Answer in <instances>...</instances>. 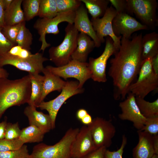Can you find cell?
Instances as JSON below:
<instances>
[{
	"mask_svg": "<svg viewBox=\"0 0 158 158\" xmlns=\"http://www.w3.org/2000/svg\"><path fill=\"white\" fill-rule=\"evenodd\" d=\"M142 37L140 33L131 39L122 37L119 49L110 61L108 75L112 80L115 100L125 99L130 86L136 81L142 62Z\"/></svg>",
	"mask_w": 158,
	"mask_h": 158,
	"instance_id": "6da1fadb",
	"label": "cell"
},
{
	"mask_svg": "<svg viewBox=\"0 0 158 158\" xmlns=\"http://www.w3.org/2000/svg\"><path fill=\"white\" fill-rule=\"evenodd\" d=\"M31 92L29 75L18 79H0V118L12 106L28 103Z\"/></svg>",
	"mask_w": 158,
	"mask_h": 158,
	"instance_id": "7a4b0ae2",
	"label": "cell"
},
{
	"mask_svg": "<svg viewBox=\"0 0 158 158\" xmlns=\"http://www.w3.org/2000/svg\"><path fill=\"white\" fill-rule=\"evenodd\" d=\"M79 128H71L53 145L40 143L35 146L28 158H71V147Z\"/></svg>",
	"mask_w": 158,
	"mask_h": 158,
	"instance_id": "3957f363",
	"label": "cell"
},
{
	"mask_svg": "<svg viewBox=\"0 0 158 158\" xmlns=\"http://www.w3.org/2000/svg\"><path fill=\"white\" fill-rule=\"evenodd\" d=\"M65 35L59 45L52 47L49 51V60L56 67L66 65L71 60V56L77 47L79 32L73 24L68 23L65 29Z\"/></svg>",
	"mask_w": 158,
	"mask_h": 158,
	"instance_id": "277c9868",
	"label": "cell"
},
{
	"mask_svg": "<svg viewBox=\"0 0 158 158\" xmlns=\"http://www.w3.org/2000/svg\"><path fill=\"white\" fill-rule=\"evenodd\" d=\"M152 58L142 61L138 77L130 86L129 92L135 97L143 99L158 87V74L154 71L151 64Z\"/></svg>",
	"mask_w": 158,
	"mask_h": 158,
	"instance_id": "5b68a950",
	"label": "cell"
},
{
	"mask_svg": "<svg viewBox=\"0 0 158 158\" xmlns=\"http://www.w3.org/2000/svg\"><path fill=\"white\" fill-rule=\"evenodd\" d=\"M75 16V11H69L58 13L52 18H40L37 20L33 25V28L37 31L40 36L39 41L42 42L40 51L42 50L43 52L51 45L46 41V35L47 34H58L59 32L58 28L59 24L66 22L68 23L73 24Z\"/></svg>",
	"mask_w": 158,
	"mask_h": 158,
	"instance_id": "8992f818",
	"label": "cell"
},
{
	"mask_svg": "<svg viewBox=\"0 0 158 158\" xmlns=\"http://www.w3.org/2000/svg\"><path fill=\"white\" fill-rule=\"evenodd\" d=\"M129 15L134 14L148 30H154L158 24L156 0H127Z\"/></svg>",
	"mask_w": 158,
	"mask_h": 158,
	"instance_id": "52a82bcc",
	"label": "cell"
},
{
	"mask_svg": "<svg viewBox=\"0 0 158 158\" xmlns=\"http://www.w3.org/2000/svg\"><path fill=\"white\" fill-rule=\"evenodd\" d=\"M84 89L79 86L77 81H67L60 94L55 99L48 102L43 101L37 107L47 111L51 118L52 129L55 127L56 120L60 109L68 98L76 94L83 92Z\"/></svg>",
	"mask_w": 158,
	"mask_h": 158,
	"instance_id": "ba28073f",
	"label": "cell"
},
{
	"mask_svg": "<svg viewBox=\"0 0 158 158\" xmlns=\"http://www.w3.org/2000/svg\"><path fill=\"white\" fill-rule=\"evenodd\" d=\"M49 59L42 54L37 52L28 58L23 59L11 55L6 53L0 56V66L7 65L14 66L19 70L29 73L39 74L44 68L43 63Z\"/></svg>",
	"mask_w": 158,
	"mask_h": 158,
	"instance_id": "9c48e42d",
	"label": "cell"
},
{
	"mask_svg": "<svg viewBox=\"0 0 158 158\" xmlns=\"http://www.w3.org/2000/svg\"><path fill=\"white\" fill-rule=\"evenodd\" d=\"M54 75L65 80L70 78L77 79L79 86L83 88L85 82L91 78V72L88 63H82L71 59L68 63L60 67L48 66L45 67Z\"/></svg>",
	"mask_w": 158,
	"mask_h": 158,
	"instance_id": "30bf717a",
	"label": "cell"
},
{
	"mask_svg": "<svg viewBox=\"0 0 158 158\" xmlns=\"http://www.w3.org/2000/svg\"><path fill=\"white\" fill-rule=\"evenodd\" d=\"M87 126L97 149L102 147L107 148L111 146L116 129L110 121L97 117L93 119L92 123Z\"/></svg>",
	"mask_w": 158,
	"mask_h": 158,
	"instance_id": "8fae6325",
	"label": "cell"
},
{
	"mask_svg": "<svg viewBox=\"0 0 158 158\" xmlns=\"http://www.w3.org/2000/svg\"><path fill=\"white\" fill-rule=\"evenodd\" d=\"M117 12L111 5L109 7L104 15L101 18H93L90 20L97 36L101 43L105 42L104 37H109L112 40L117 51L121 46V36L117 37L114 33L112 21Z\"/></svg>",
	"mask_w": 158,
	"mask_h": 158,
	"instance_id": "7c38bea8",
	"label": "cell"
},
{
	"mask_svg": "<svg viewBox=\"0 0 158 158\" xmlns=\"http://www.w3.org/2000/svg\"><path fill=\"white\" fill-rule=\"evenodd\" d=\"M117 51L112 40L107 37L105 46L101 55L97 58L90 57L88 63L91 72V78L95 81L105 82L107 81L106 68L107 61L110 57Z\"/></svg>",
	"mask_w": 158,
	"mask_h": 158,
	"instance_id": "4fadbf2b",
	"label": "cell"
},
{
	"mask_svg": "<svg viewBox=\"0 0 158 158\" xmlns=\"http://www.w3.org/2000/svg\"><path fill=\"white\" fill-rule=\"evenodd\" d=\"M112 24L114 33L116 36H121L127 39H130L132 35L135 32L148 30L146 26L125 13H117Z\"/></svg>",
	"mask_w": 158,
	"mask_h": 158,
	"instance_id": "5bb4252c",
	"label": "cell"
},
{
	"mask_svg": "<svg viewBox=\"0 0 158 158\" xmlns=\"http://www.w3.org/2000/svg\"><path fill=\"white\" fill-rule=\"evenodd\" d=\"M121 112L118 118L122 120L129 121L132 122L134 127L140 130L144 126L146 118L141 113L135 101V97L129 92L126 98L119 105Z\"/></svg>",
	"mask_w": 158,
	"mask_h": 158,
	"instance_id": "9a60e30c",
	"label": "cell"
},
{
	"mask_svg": "<svg viewBox=\"0 0 158 158\" xmlns=\"http://www.w3.org/2000/svg\"><path fill=\"white\" fill-rule=\"evenodd\" d=\"M97 149L87 126H83L71 144V158H84Z\"/></svg>",
	"mask_w": 158,
	"mask_h": 158,
	"instance_id": "2e32d148",
	"label": "cell"
},
{
	"mask_svg": "<svg viewBox=\"0 0 158 158\" xmlns=\"http://www.w3.org/2000/svg\"><path fill=\"white\" fill-rule=\"evenodd\" d=\"M73 25L80 32L84 33L94 41L95 47H99L101 42L97 37L88 15V11L83 4L75 11Z\"/></svg>",
	"mask_w": 158,
	"mask_h": 158,
	"instance_id": "e0dca14e",
	"label": "cell"
},
{
	"mask_svg": "<svg viewBox=\"0 0 158 158\" xmlns=\"http://www.w3.org/2000/svg\"><path fill=\"white\" fill-rule=\"evenodd\" d=\"M36 108L28 105L24 109V114L28 118L30 125L36 126L45 134L52 129L51 118L49 114L38 111Z\"/></svg>",
	"mask_w": 158,
	"mask_h": 158,
	"instance_id": "ac0fdd59",
	"label": "cell"
},
{
	"mask_svg": "<svg viewBox=\"0 0 158 158\" xmlns=\"http://www.w3.org/2000/svg\"><path fill=\"white\" fill-rule=\"evenodd\" d=\"M137 133L139 140L133 150V158H151L155 154L153 135L140 130Z\"/></svg>",
	"mask_w": 158,
	"mask_h": 158,
	"instance_id": "d6986e66",
	"label": "cell"
},
{
	"mask_svg": "<svg viewBox=\"0 0 158 158\" xmlns=\"http://www.w3.org/2000/svg\"><path fill=\"white\" fill-rule=\"evenodd\" d=\"M77 45L71 56V59L87 62L89 54L95 47L94 42L87 35L80 32L78 36Z\"/></svg>",
	"mask_w": 158,
	"mask_h": 158,
	"instance_id": "ffe728a7",
	"label": "cell"
},
{
	"mask_svg": "<svg viewBox=\"0 0 158 158\" xmlns=\"http://www.w3.org/2000/svg\"><path fill=\"white\" fill-rule=\"evenodd\" d=\"M42 73L44 74V78L41 99V102L51 92L54 91L59 92L61 91L66 82L54 74L45 67Z\"/></svg>",
	"mask_w": 158,
	"mask_h": 158,
	"instance_id": "44dd1931",
	"label": "cell"
},
{
	"mask_svg": "<svg viewBox=\"0 0 158 158\" xmlns=\"http://www.w3.org/2000/svg\"><path fill=\"white\" fill-rule=\"evenodd\" d=\"M142 61L158 54V34L155 32L146 34L142 39Z\"/></svg>",
	"mask_w": 158,
	"mask_h": 158,
	"instance_id": "7402d4cb",
	"label": "cell"
},
{
	"mask_svg": "<svg viewBox=\"0 0 158 158\" xmlns=\"http://www.w3.org/2000/svg\"><path fill=\"white\" fill-rule=\"evenodd\" d=\"M23 1L13 0L9 8L5 10V25H14L25 21L21 7Z\"/></svg>",
	"mask_w": 158,
	"mask_h": 158,
	"instance_id": "603a6c76",
	"label": "cell"
},
{
	"mask_svg": "<svg viewBox=\"0 0 158 158\" xmlns=\"http://www.w3.org/2000/svg\"><path fill=\"white\" fill-rule=\"evenodd\" d=\"M28 75L31 83V92L28 103L29 105L37 108L41 103L44 76L39 74L29 73Z\"/></svg>",
	"mask_w": 158,
	"mask_h": 158,
	"instance_id": "cb8c5ba5",
	"label": "cell"
},
{
	"mask_svg": "<svg viewBox=\"0 0 158 158\" xmlns=\"http://www.w3.org/2000/svg\"><path fill=\"white\" fill-rule=\"evenodd\" d=\"M84 3L92 18H100L105 13L110 3L109 0H80Z\"/></svg>",
	"mask_w": 158,
	"mask_h": 158,
	"instance_id": "d4e9b609",
	"label": "cell"
},
{
	"mask_svg": "<svg viewBox=\"0 0 158 158\" xmlns=\"http://www.w3.org/2000/svg\"><path fill=\"white\" fill-rule=\"evenodd\" d=\"M44 134L37 127L33 125H30L21 130L19 138L24 144L39 142L43 140Z\"/></svg>",
	"mask_w": 158,
	"mask_h": 158,
	"instance_id": "484cf974",
	"label": "cell"
},
{
	"mask_svg": "<svg viewBox=\"0 0 158 158\" xmlns=\"http://www.w3.org/2000/svg\"><path fill=\"white\" fill-rule=\"evenodd\" d=\"M135 101L142 115L146 118L158 116V99L150 102L144 99L135 97Z\"/></svg>",
	"mask_w": 158,
	"mask_h": 158,
	"instance_id": "4316f807",
	"label": "cell"
},
{
	"mask_svg": "<svg viewBox=\"0 0 158 158\" xmlns=\"http://www.w3.org/2000/svg\"><path fill=\"white\" fill-rule=\"evenodd\" d=\"M58 13L56 0H40L38 15L40 18H52Z\"/></svg>",
	"mask_w": 158,
	"mask_h": 158,
	"instance_id": "83f0119b",
	"label": "cell"
},
{
	"mask_svg": "<svg viewBox=\"0 0 158 158\" xmlns=\"http://www.w3.org/2000/svg\"><path fill=\"white\" fill-rule=\"evenodd\" d=\"M32 35L29 30L25 26V21L22 23L16 39L17 45L30 51L32 43Z\"/></svg>",
	"mask_w": 158,
	"mask_h": 158,
	"instance_id": "f1b7e54d",
	"label": "cell"
},
{
	"mask_svg": "<svg viewBox=\"0 0 158 158\" xmlns=\"http://www.w3.org/2000/svg\"><path fill=\"white\" fill-rule=\"evenodd\" d=\"M40 0H23L22 4L25 21L38 16Z\"/></svg>",
	"mask_w": 158,
	"mask_h": 158,
	"instance_id": "f546056e",
	"label": "cell"
},
{
	"mask_svg": "<svg viewBox=\"0 0 158 158\" xmlns=\"http://www.w3.org/2000/svg\"><path fill=\"white\" fill-rule=\"evenodd\" d=\"M58 13L75 11L82 4L80 0H56Z\"/></svg>",
	"mask_w": 158,
	"mask_h": 158,
	"instance_id": "4dcf8cb0",
	"label": "cell"
},
{
	"mask_svg": "<svg viewBox=\"0 0 158 158\" xmlns=\"http://www.w3.org/2000/svg\"><path fill=\"white\" fill-rule=\"evenodd\" d=\"M22 23L12 25H5L2 28V33L8 40L15 45H17L16 39Z\"/></svg>",
	"mask_w": 158,
	"mask_h": 158,
	"instance_id": "1f68e13d",
	"label": "cell"
},
{
	"mask_svg": "<svg viewBox=\"0 0 158 158\" xmlns=\"http://www.w3.org/2000/svg\"><path fill=\"white\" fill-rule=\"evenodd\" d=\"M19 139L8 140L5 138L0 140V152H7L18 149L23 145Z\"/></svg>",
	"mask_w": 158,
	"mask_h": 158,
	"instance_id": "d6a6232c",
	"label": "cell"
},
{
	"mask_svg": "<svg viewBox=\"0 0 158 158\" xmlns=\"http://www.w3.org/2000/svg\"><path fill=\"white\" fill-rule=\"evenodd\" d=\"M29 155L27 146L24 145L17 150L0 152V158H28Z\"/></svg>",
	"mask_w": 158,
	"mask_h": 158,
	"instance_id": "836d02e7",
	"label": "cell"
},
{
	"mask_svg": "<svg viewBox=\"0 0 158 158\" xmlns=\"http://www.w3.org/2000/svg\"><path fill=\"white\" fill-rule=\"evenodd\" d=\"M152 135L158 134V116L146 118L145 124L140 130Z\"/></svg>",
	"mask_w": 158,
	"mask_h": 158,
	"instance_id": "e575fe53",
	"label": "cell"
},
{
	"mask_svg": "<svg viewBox=\"0 0 158 158\" xmlns=\"http://www.w3.org/2000/svg\"><path fill=\"white\" fill-rule=\"evenodd\" d=\"M21 130L19 128L18 122L12 123H7L6 129L5 138L13 140L19 138Z\"/></svg>",
	"mask_w": 158,
	"mask_h": 158,
	"instance_id": "d590c367",
	"label": "cell"
},
{
	"mask_svg": "<svg viewBox=\"0 0 158 158\" xmlns=\"http://www.w3.org/2000/svg\"><path fill=\"white\" fill-rule=\"evenodd\" d=\"M127 141L126 137L123 135L120 148L116 151H112L107 149L104 153V158H123L122 155Z\"/></svg>",
	"mask_w": 158,
	"mask_h": 158,
	"instance_id": "8d00e7d4",
	"label": "cell"
},
{
	"mask_svg": "<svg viewBox=\"0 0 158 158\" xmlns=\"http://www.w3.org/2000/svg\"><path fill=\"white\" fill-rule=\"evenodd\" d=\"M7 53L11 55L23 59L28 58L32 54L30 51L18 45L13 47Z\"/></svg>",
	"mask_w": 158,
	"mask_h": 158,
	"instance_id": "74e56055",
	"label": "cell"
},
{
	"mask_svg": "<svg viewBox=\"0 0 158 158\" xmlns=\"http://www.w3.org/2000/svg\"><path fill=\"white\" fill-rule=\"evenodd\" d=\"M109 0L110 3L115 9L117 13H125L129 15L127 0Z\"/></svg>",
	"mask_w": 158,
	"mask_h": 158,
	"instance_id": "f35d334b",
	"label": "cell"
},
{
	"mask_svg": "<svg viewBox=\"0 0 158 158\" xmlns=\"http://www.w3.org/2000/svg\"><path fill=\"white\" fill-rule=\"evenodd\" d=\"M0 28V56L6 53L15 45L10 42L3 34Z\"/></svg>",
	"mask_w": 158,
	"mask_h": 158,
	"instance_id": "ab89813d",
	"label": "cell"
},
{
	"mask_svg": "<svg viewBox=\"0 0 158 158\" xmlns=\"http://www.w3.org/2000/svg\"><path fill=\"white\" fill-rule=\"evenodd\" d=\"M107 148L105 147L99 148L90 153L84 158H104Z\"/></svg>",
	"mask_w": 158,
	"mask_h": 158,
	"instance_id": "60d3db41",
	"label": "cell"
},
{
	"mask_svg": "<svg viewBox=\"0 0 158 158\" xmlns=\"http://www.w3.org/2000/svg\"><path fill=\"white\" fill-rule=\"evenodd\" d=\"M5 10L2 0H0V28H2L5 25Z\"/></svg>",
	"mask_w": 158,
	"mask_h": 158,
	"instance_id": "b9f144b4",
	"label": "cell"
},
{
	"mask_svg": "<svg viewBox=\"0 0 158 158\" xmlns=\"http://www.w3.org/2000/svg\"><path fill=\"white\" fill-rule=\"evenodd\" d=\"M151 64L154 71L158 74V54L152 58Z\"/></svg>",
	"mask_w": 158,
	"mask_h": 158,
	"instance_id": "7bdbcfd3",
	"label": "cell"
},
{
	"mask_svg": "<svg viewBox=\"0 0 158 158\" xmlns=\"http://www.w3.org/2000/svg\"><path fill=\"white\" fill-rule=\"evenodd\" d=\"M7 123L6 121L0 122V140L5 138V131Z\"/></svg>",
	"mask_w": 158,
	"mask_h": 158,
	"instance_id": "ee69618b",
	"label": "cell"
},
{
	"mask_svg": "<svg viewBox=\"0 0 158 158\" xmlns=\"http://www.w3.org/2000/svg\"><path fill=\"white\" fill-rule=\"evenodd\" d=\"M88 113L87 111L83 109H80L77 111L76 117L80 121Z\"/></svg>",
	"mask_w": 158,
	"mask_h": 158,
	"instance_id": "f6af8a7d",
	"label": "cell"
},
{
	"mask_svg": "<svg viewBox=\"0 0 158 158\" xmlns=\"http://www.w3.org/2000/svg\"><path fill=\"white\" fill-rule=\"evenodd\" d=\"M92 119L91 116L88 113L80 121L85 125L88 126L92 123Z\"/></svg>",
	"mask_w": 158,
	"mask_h": 158,
	"instance_id": "bcb514c9",
	"label": "cell"
},
{
	"mask_svg": "<svg viewBox=\"0 0 158 158\" xmlns=\"http://www.w3.org/2000/svg\"><path fill=\"white\" fill-rule=\"evenodd\" d=\"M153 135V145L155 154L158 155V134Z\"/></svg>",
	"mask_w": 158,
	"mask_h": 158,
	"instance_id": "7dc6e473",
	"label": "cell"
},
{
	"mask_svg": "<svg viewBox=\"0 0 158 158\" xmlns=\"http://www.w3.org/2000/svg\"><path fill=\"white\" fill-rule=\"evenodd\" d=\"M8 75L9 73L7 71L0 66V79L3 78H7Z\"/></svg>",
	"mask_w": 158,
	"mask_h": 158,
	"instance_id": "c3c4849f",
	"label": "cell"
},
{
	"mask_svg": "<svg viewBox=\"0 0 158 158\" xmlns=\"http://www.w3.org/2000/svg\"><path fill=\"white\" fill-rule=\"evenodd\" d=\"M13 1V0H2V3L5 10L9 8Z\"/></svg>",
	"mask_w": 158,
	"mask_h": 158,
	"instance_id": "681fc988",
	"label": "cell"
},
{
	"mask_svg": "<svg viewBox=\"0 0 158 158\" xmlns=\"http://www.w3.org/2000/svg\"><path fill=\"white\" fill-rule=\"evenodd\" d=\"M151 158H158V155L154 154Z\"/></svg>",
	"mask_w": 158,
	"mask_h": 158,
	"instance_id": "f907efd6",
	"label": "cell"
}]
</instances>
